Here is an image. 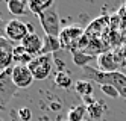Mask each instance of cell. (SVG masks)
Segmentation results:
<instances>
[{
  "label": "cell",
  "mask_w": 126,
  "mask_h": 121,
  "mask_svg": "<svg viewBox=\"0 0 126 121\" xmlns=\"http://www.w3.org/2000/svg\"><path fill=\"white\" fill-rule=\"evenodd\" d=\"M82 70H84V76L88 77L91 82L97 83V85H112L119 91L120 97L126 100V74L120 71L105 73V71H100L99 68H93V67H85Z\"/></svg>",
  "instance_id": "cell-1"
},
{
  "label": "cell",
  "mask_w": 126,
  "mask_h": 121,
  "mask_svg": "<svg viewBox=\"0 0 126 121\" xmlns=\"http://www.w3.org/2000/svg\"><path fill=\"white\" fill-rule=\"evenodd\" d=\"M12 68L14 67H9L0 71V108L8 106V103L18 91V86L12 80Z\"/></svg>",
  "instance_id": "cell-2"
},
{
  "label": "cell",
  "mask_w": 126,
  "mask_h": 121,
  "mask_svg": "<svg viewBox=\"0 0 126 121\" xmlns=\"http://www.w3.org/2000/svg\"><path fill=\"white\" fill-rule=\"evenodd\" d=\"M38 20H40V24L43 27L44 33H46L47 36H55V38L59 36L61 26H59V15H58L56 3L53 5L50 9H47V11H44L43 14H40Z\"/></svg>",
  "instance_id": "cell-3"
},
{
  "label": "cell",
  "mask_w": 126,
  "mask_h": 121,
  "mask_svg": "<svg viewBox=\"0 0 126 121\" xmlns=\"http://www.w3.org/2000/svg\"><path fill=\"white\" fill-rule=\"evenodd\" d=\"M35 80H44L50 76L53 68V58L52 54H40L33 58V61L28 65Z\"/></svg>",
  "instance_id": "cell-4"
},
{
  "label": "cell",
  "mask_w": 126,
  "mask_h": 121,
  "mask_svg": "<svg viewBox=\"0 0 126 121\" xmlns=\"http://www.w3.org/2000/svg\"><path fill=\"white\" fill-rule=\"evenodd\" d=\"M85 35V30L80 29L79 26H68L64 27L59 33V42H61V47L62 49H70V50H75L76 49V44L79 42V40Z\"/></svg>",
  "instance_id": "cell-5"
},
{
  "label": "cell",
  "mask_w": 126,
  "mask_h": 121,
  "mask_svg": "<svg viewBox=\"0 0 126 121\" xmlns=\"http://www.w3.org/2000/svg\"><path fill=\"white\" fill-rule=\"evenodd\" d=\"M31 27L28 26V23H23L17 18H12V20L6 21V38L9 41H15L20 42L29 35Z\"/></svg>",
  "instance_id": "cell-6"
},
{
  "label": "cell",
  "mask_w": 126,
  "mask_h": 121,
  "mask_svg": "<svg viewBox=\"0 0 126 121\" xmlns=\"http://www.w3.org/2000/svg\"><path fill=\"white\" fill-rule=\"evenodd\" d=\"M12 80L20 89V88H29L35 79H33L28 65H18L17 64L12 68Z\"/></svg>",
  "instance_id": "cell-7"
},
{
  "label": "cell",
  "mask_w": 126,
  "mask_h": 121,
  "mask_svg": "<svg viewBox=\"0 0 126 121\" xmlns=\"http://www.w3.org/2000/svg\"><path fill=\"white\" fill-rule=\"evenodd\" d=\"M14 49L15 45L12 44V41H9L5 36L0 38V71L11 67L14 61Z\"/></svg>",
  "instance_id": "cell-8"
},
{
  "label": "cell",
  "mask_w": 126,
  "mask_h": 121,
  "mask_svg": "<svg viewBox=\"0 0 126 121\" xmlns=\"http://www.w3.org/2000/svg\"><path fill=\"white\" fill-rule=\"evenodd\" d=\"M43 40H41V36L37 35L35 32H31L26 38L21 41V45L28 50V53H31L33 58H37L41 54V50H43Z\"/></svg>",
  "instance_id": "cell-9"
},
{
  "label": "cell",
  "mask_w": 126,
  "mask_h": 121,
  "mask_svg": "<svg viewBox=\"0 0 126 121\" xmlns=\"http://www.w3.org/2000/svg\"><path fill=\"white\" fill-rule=\"evenodd\" d=\"M97 65H99V70L105 71V73H114V71H119L117 67H119V62L115 59V54L114 52H105L100 53L97 58Z\"/></svg>",
  "instance_id": "cell-10"
},
{
  "label": "cell",
  "mask_w": 126,
  "mask_h": 121,
  "mask_svg": "<svg viewBox=\"0 0 126 121\" xmlns=\"http://www.w3.org/2000/svg\"><path fill=\"white\" fill-rule=\"evenodd\" d=\"M73 88H75V91L78 92L79 95H82V97H90V95L93 94V91H94V82L79 79V80L75 82Z\"/></svg>",
  "instance_id": "cell-11"
},
{
  "label": "cell",
  "mask_w": 126,
  "mask_h": 121,
  "mask_svg": "<svg viewBox=\"0 0 126 121\" xmlns=\"http://www.w3.org/2000/svg\"><path fill=\"white\" fill-rule=\"evenodd\" d=\"M6 8L12 15H24L28 14L26 8H29V2H26V0H8Z\"/></svg>",
  "instance_id": "cell-12"
},
{
  "label": "cell",
  "mask_w": 126,
  "mask_h": 121,
  "mask_svg": "<svg viewBox=\"0 0 126 121\" xmlns=\"http://www.w3.org/2000/svg\"><path fill=\"white\" fill-rule=\"evenodd\" d=\"M14 61L18 65H29L33 61V56L31 53H28V50L20 44V45H15L14 49Z\"/></svg>",
  "instance_id": "cell-13"
},
{
  "label": "cell",
  "mask_w": 126,
  "mask_h": 121,
  "mask_svg": "<svg viewBox=\"0 0 126 121\" xmlns=\"http://www.w3.org/2000/svg\"><path fill=\"white\" fill-rule=\"evenodd\" d=\"M53 5H55L53 0H31V2H29V9L32 11V14H35L38 17L44 11L50 9Z\"/></svg>",
  "instance_id": "cell-14"
},
{
  "label": "cell",
  "mask_w": 126,
  "mask_h": 121,
  "mask_svg": "<svg viewBox=\"0 0 126 121\" xmlns=\"http://www.w3.org/2000/svg\"><path fill=\"white\" fill-rule=\"evenodd\" d=\"M62 49L61 47V42H59V38H55V36H44V44H43V50H41V54H52L53 52H56Z\"/></svg>",
  "instance_id": "cell-15"
},
{
  "label": "cell",
  "mask_w": 126,
  "mask_h": 121,
  "mask_svg": "<svg viewBox=\"0 0 126 121\" xmlns=\"http://www.w3.org/2000/svg\"><path fill=\"white\" fill-rule=\"evenodd\" d=\"M71 53H73V62H75V65H78V67H80V68L88 67V62L93 61L91 54H88V53H85L82 50H73Z\"/></svg>",
  "instance_id": "cell-16"
},
{
  "label": "cell",
  "mask_w": 126,
  "mask_h": 121,
  "mask_svg": "<svg viewBox=\"0 0 126 121\" xmlns=\"http://www.w3.org/2000/svg\"><path fill=\"white\" fill-rule=\"evenodd\" d=\"M105 109H106V106L102 103V101H97L96 100L93 105H90L87 108V114L91 117L93 120H100L103 117V114H105Z\"/></svg>",
  "instance_id": "cell-17"
},
{
  "label": "cell",
  "mask_w": 126,
  "mask_h": 121,
  "mask_svg": "<svg viewBox=\"0 0 126 121\" xmlns=\"http://www.w3.org/2000/svg\"><path fill=\"white\" fill-rule=\"evenodd\" d=\"M87 114V106L82 105H78L75 108H71L67 114V120L68 121H84V117Z\"/></svg>",
  "instance_id": "cell-18"
},
{
  "label": "cell",
  "mask_w": 126,
  "mask_h": 121,
  "mask_svg": "<svg viewBox=\"0 0 126 121\" xmlns=\"http://www.w3.org/2000/svg\"><path fill=\"white\" fill-rule=\"evenodd\" d=\"M55 83H56V86H59L62 89H68L70 86L75 85L71 77L68 76V73H65V71H58L55 74Z\"/></svg>",
  "instance_id": "cell-19"
},
{
  "label": "cell",
  "mask_w": 126,
  "mask_h": 121,
  "mask_svg": "<svg viewBox=\"0 0 126 121\" xmlns=\"http://www.w3.org/2000/svg\"><path fill=\"white\" fill-rule=\"evenodd\" d=\"M99 86H100V91L108 97H111V98H119L120 97L119 91H117L112 85H99Z\"/></svg>",
  "instance_id": "cell-20"
},
{
  "label": "cell",
  "mask_w": 126,
  "mask_h": 121,
  "mask_svg": "<svg viewBox=\"0 0 126 121\" xmlns=\"http://www.w3.org/2000/svg\"><path fill=\"white\" fill-rule=\"evenodd\" d=\"M17 112H18L20 121H31L32 120V110L29 108H20Z\"/></svg>",
  "instance_id": "cell-21"
},
{
  "label": "cell",
  "mask_w": 126,
  "mask_h": 121,
  "mask_svg": "<svg viewBox=\"0 0 126 121\" xmlns=\"http://www.w3.org/2000/svg\"><path fill=\"white\" fill-rule=\"evenodd\" d=\"M9 117H11L9 121H20V118H18V112H15V110H9Z\"/></svg>",
  "instance_id": "cell-22"
},
{
  "label": "cell",
  "mask_w": 126,
  "mask_h": 121,
  "mask_svg": "<svg viewBox=\"0 0 126 121\" xmlns=\"http://www.w3.org/2000/svg\"><path fill=\"white\" fill-rule=\"evenodd\" d=\"M0 121H6V120H3V118H0Z\"/></svg>",
  "instance_id": "cell-23"
},
{
  "label": "cell",
  "mask_w": 126,
  "mask_h": 121,
  "mask_svg": "<svg viewBox=\"0 0 126 121\" xmlns=\"http://www.w3.org/2000/svg\"><path fill=\"white\" fill-rule=\"evenodd\" d=\"M62 121H68V120H62Z\"/></svg>",
  "instance_id": "cell-24"
},
{
  "label": "cell",
  "mask_w": 126,
  "mask_h": 121,
  "mask_svg": "<svg viewBox=\"0 0 126 121\" xmlns=\"http://www.w3.org/2000/svg\"><path fill=\"white\" fill-rule=\"evenodd\" d=\"M84 121H87V120H84Z\"/></svg>",
  "instance_id": "cell-25"
},
{
  "label": "cell",
  "mask_w": 126,
  "mask_h": 121,
  "mask_svg": "<svg viewBox=\"0 0 126 121\" xmlns=\"http://www.w3.org/2000/svg\"><path fill=\"white\" fill-rule=\"evenodd\" d=\"M125 5H126V3H125Z\"/></svg>",
  "instance_id": "cell-26"
}]
</instances>
